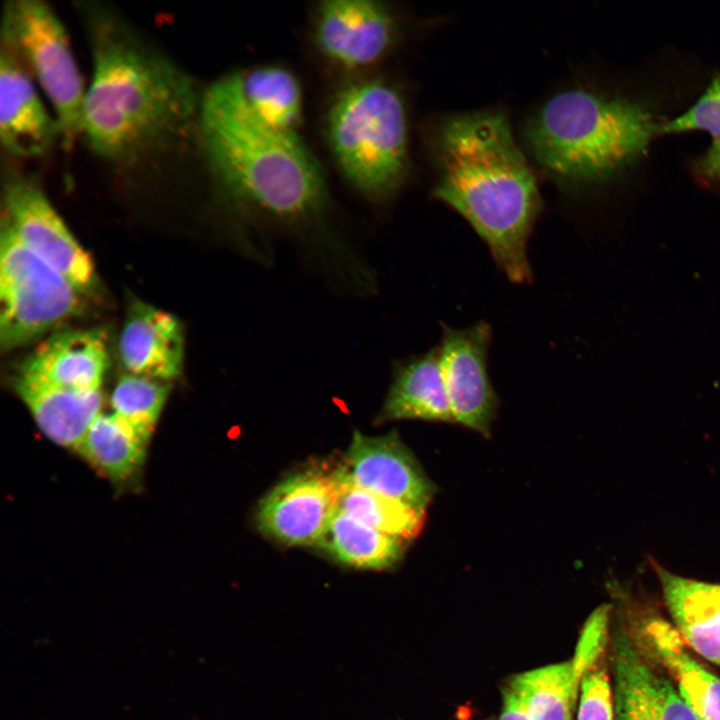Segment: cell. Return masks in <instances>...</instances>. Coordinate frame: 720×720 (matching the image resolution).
<instances>
[{
  "mask_svg": "<svg viewBox=\"0 0 720 720\" xmlns=\"http://www.w3.org/2000/svg\"><path fill=\"white\" fill-rule=\"evenodd\" d=\"M3 219L34 254L64 276L80 293L96 287L94 264L78 244L40 186L13 177L3 191Z\"/></svg>",
  "mask_w": 720,
  "mask_h": 720,
  "instance_id": "cell-8",
  "label": "cell"
},
{
  "mask_svg": "<svg viewBox=\"0 0 720 720\" xmlns=\"http://www.w3.org/2000/svg\"><path fill=\"white\" fill-rule=\"evenodd\" d=\"M170 386L167 381L141 375H125L111 396L116 415L130 424L146 441L165 405Z\"/></svg>",
  "mask_w": 720,
  "mask_h": 720,
  "instance_id": "cell-26",
  "label": "cell"
},
{
  "mask_svg": "<svg viewBox=\"0 0 720 720\" xmlns=\"http://www.w3.org/2000/svg\"><path fill=\"white\" fill-rule=\"evenodd\" d=\"M231 75L242 102L256 119L273 129L296 133L302 94L290 71L264 66Z\"/></svg>",
  "mask_w": 720,
  "mask_h": 720,
  "instance_id": "cell-21",
  "label": "cell"
},
{
  "mask_svg": "<svg viewBox=\"0 0 720 720\" xmlns=\"http://www.w3.org/2000/svg\"><path fill=\"white\" fill-rule=\"evenodd\" d=\"M698 174L708 180L720 181V142L713 141L706 153L695 165Z\"/></svg>",
  "mask_w": 720,
  "mask_h": 720,
  "instance_id": "cell-31",
  "label": "cell"
},
{
  "mask_svg": "<svg viewBox=\"0 0 720 720\" xmlns=\"http://www.w3.org/2000/svg\"><path fill=\"white\" fill-rule=\"evenodd\" d=\"M406 543L338 510L317 545L343 564L382 570L402 559Z\"/></svg>",
  "mask_w": 720,
  "mask_h": 720,
  "instance_id": "cell-22",
  "label": "cell"
},
{
  "mask_svg": "<svg viewBox=\"0 0 720 720\" xmlns=\"http://www.w3.org/2000/svg\"><path fill=\"white\" fill-rule=\"evenodd\" d=\"M338 165L370 200L385 201L403 185L408 169V127L399 92L383 80L345 87L327 117Z\"/></svg>",
  "mask_w": 720,
  "mask_h": 720,
  "instance_id": "cell-5",
  "label": "cell"
},
{
  "mask_svg": "<svg viewBox=\"0 0 720 720\" xmlns=\"http://www.w3.org/2000/svg\"><path fill=\"white\" fill-rule=\"evenodd\" d=\"M499 720H533L523 699L511 684L503 693V705Z\"/></svg>",
  "mask_w": 720,
  "mask_h": 720,
  "instance_id": "cell-30",
  "label": "cell"
},
{
  "mask_svg": "<svg viewBox=\"0 0 720 720\" xmlns=\"http://www.w3.org/2000/svg\"><path fill=\"white\" fill-rule=\"evenodd\" d=\"M651 661L626 625L614 629L615 720H698L678 687Z\"/></svg>",
  "mask_w": 720,
  "mask_h": 720,
  "instance_id": "cell-12",
  "label": "cell"
},
{
  "mask_svg": "<svg viewBox=\"0 0 720 720\" xmlns=\"http://www.w3.org/2000/svg\"><path fill=\"white\" fill-rule=\"evenodd\" d=\"M433 150L434 198L471 225L511 282L529 283L527 246L542 201L508 118L497 111L449 116L434 131Z\"/></svg>",
  "mask_w": 720,
  "mask_h": 720,
  "instance_id": "cell-2",
  "label": "cell"
},
{
  "mask_svg": "<svg viewBox=\"0 0 720 720\" xmlns=\"http://www.w3.org/2000/svg\"><path fill=\"white\" fill-rule=\"evenodd\" d=\"M578 697L577 720H615L609 676L600 663L581 680Z\"/></svg>",
  "mask_w": 720,
  "mask_h": 720,
  "instance_id": "cell-29",
  "label": "cell"
},
{
  "mask_svg": "<svg viewBox=\"0 0 720 720\" xmlns=\"http://www.w3.org/2000/svg\"><path fill=\"white\" fill-rule=\"evenodd\" d=\"M83 16L93 61L82 132L90 148L134 164L185 136L201 100L191 77L112 9L88 4Z\"/></svg>",
  "mask_w": 720,
  "mask_h": 720,
  "instance_id": "cell-1",
  "label": "cell"
},
{
  "mask_svg": "<svg viewBox=\"0 0 720 720\" xmlns=\"http://www.w3.org/2000/svg\"><path fill=\"white\" fill-rule=\"evenodd\" d=\"M673 625L685 644L720 667V584L685 578L651 561Z\"/></svg>",
  "mask_w": 720,
  "mask_h": 720,
  "instance_id": "cell-18",
  "label": "cell"
},
{
  "mask_svg": "<svg viewBox=\"0 0 720 720\" xmlns=\"http://www.w3.org/2000/svg\"><path fill=\"white\" fill-rule=\"evenodd\" d=\"M491 340L492 329L484 321L466 328L442 325L438 346L454 423L485 438L499 406L488 370Z\"/></svg>",
  "mask_w": 720,
  "mask_h": 720,
  "instance_id": "cell-9",
  "label": "cell"
},
{
  "mask_svg": "<svg viewBox=\"0 0 720 720\" xmlns=\"http://www.w3.org/2000/svg\"><path fill=\"white\" fill-rule=\"evenodd\" d=\"M18 395L42 432L55 443L76 448L101 413V390L79 391L17 378Z\"/></svg>",
  "mask_w": 720,
  "mask_h": 720,
  "instance_id": "cell-20",
  "label": "cell"
},
{
  "mask_svg": "<svg viewBox=\"0 0 720 720\" xmlns=\"http://www.w3.org/2000/svg\"><path fill=\"white\" fill-rule=\"evenodd\" d=\"M660 128L645 105L572 89L541 106L524 135L547 173L582 187L607 181L638 161Z\"/></svg>",
  "mask_w": 720,
  "mask_h": 720,
  "instance_id": "cell-4",
  "label": "cell"
},
{
  "mask_svg": "<svg viewBox=\"0 0 720 720\" xmlns=\"http://www.w3.org/2000/svg\"><path fill=\"white\" fill-rule=\"evenodd\" d=\"M338 497L336 471L294 474L262 499L257 510L258 526L286 545L317 544L338 511Z\"/></svg>",
  "mask_w": 720,
  "mask_h": 720,
  "instance_id": "cell-10",
  "label": "cell"
},
{
  "mask_svg": "<svg viewBox=\"0 0 720 720\" xmlns=\"http://www.w3.org/2000/svg\"><path fill=\"white\" fill-rule=\"evenodd\" d=\"M394 18L382 3L372 0H328L320 4L315 38L333 62L358 69L376 63L390 48Z\"/></svg>",
  "mask_w": 720,
  "mask_h": 720,
  "instance_id": "cell-13",
  "label": "cell"
},
{
  "mask_svg": "<svg viewBox=\"0 0 720 720\" xmlns=\"http://www.w3.org/2000/svg\"><path fill=\"white\" fill-rule=\"evenodd\" d=\"M197 124L210 170L249 219L296 228L322 218L326 191L316 160L296 133L248 111L231 74L203 93Z\"/></svg>",
  "mask_w": 720,
  "mask_h": 720,
  "instance_id": "cell-3",
  "label": "cell"
},
{
  "mask_svg": "<svg viewBox=\"0 0 720 720\" xmlns=\"http://www.w3.org/2000/svg\"><path fill=\"white\" fill-rule=\"evenodd\" d=\"M339 474L354 485L426 511L438 489L395 431L354 432Z\"/></svg>",
  "mask_w": 720,
  "mask_h": 720,
  "instance_id": "cell-11",
  "label": "cell"
},
{
  "mask_svg": "<svg viewBox=\"0 0 720 720\" xmlns=\"http://www.w3.org/2000/svg\"><path fill=\"white\" fill-rule=\"evenodd\" d=\"M107 361L101 331H65L39 345L24 362L18 377L65 389L99 390Z\"/></svg>",
  "mask_w": 720,
  "mask_h": 720,
  "instance_id": "cell-16",
  "label": "cell"
},
{
  "mask_svg": "<svg viewBox=\"0 0 720 720\" xmlns=\"http://www.w3.org/2000/svg\"><path fill=\"white\" fill-rule=\"evenodd\" d=\"M0 342L18 347L80 311L79 291L34 254L3 219Z\"/></svg>",
  "mask_w": 720,
  "mask_h": 720,
  "instance_id": "cell-7",
  "label": "cell"
},
{
  "mask_svg": "<svg viewBox=\"0 0 720 720\" xmlns=\"http://www.w3.org/2000/svg\"><path fill=\"white\" fill-rule=\"evenodd\" d=\"M611 611L612 605H600L591 613L583 626L574 655L570 660L573 673L579 683L604 656L609 637Z\"/></svg>",
  "mask_w": 720,
  "mask_h": 720,
  "instance_id": "cell-27",
  "label": "cell"
},
{
  "mask_svg": "<svg viewBox=\"0 0 720 720\" xmlns=\"http://www.w3.org/2000/svg\"><path fill=\"white\" fill-rule=\"evenodd\" d=\"M147 442L115 413H100L75 449L109 478L125 480L143 464Z\"/></svg>",
  "mask_w": 720,
  "mask_h": 720,
  "instance_id": "cell-23",
  "label": "cell"
},
{
  "mask_svg": "<svg viewBox=\"0 0 720 720\" xmlns=\"http://www.w3.org/2000/svg\"><path fill=\"white\" fill-rule=\"evenodd\" d=\"M378 419L454 423L438 347L396 363Z\"/></svg>",
  "mask_w": 720,
  "mask_h": 720,
  "instance_id": "cell-19",
  "label": "cell"
},
{
  "mask_svg": "<svg viewBox=\"0 0 720 720\" xmlns=\"http://www.w3.org/2000/svg\"><path fill=\"white\" fill-rule=\"evenodd\" d=\"M510 684L533 720H573L580 683L570 660L521 673Z\"/></svg>",
  "mask_w": 720,
  "mask_h": 720,
  "instance_id": "cell-25",
  "label": "cell"
},
{
  "mask_svg": "<svg viewBox=\"0 0 720 720\" xmlns=\"http://www.w3.org/2000/svg\"><path fill=\"white\" fill-rule=\"evenodd\" d=\"M628 607L635 639L669 672L697 719L720 720V678L692 657L673 624L639 606Z\"/></svg>",
  "mask_w": 720,
  "mask_h": 720,
  "instance_id": "cell-14",
  "label": "cell"
},
{
  "mask_svg": "<svg viewBox=\"0 0 720 720\" xmlns=\"http://www.w3.org/2000/svg\"><path fill=\"white\" fill-rule=\"evenodd\" d=\"M60 130L46 111L18 57L3 46L0 58V138L16 157H36L48 152Z\"/></svg>",
  "mask_w": 720,
  "mask_h": 720,
  "instance_id": "cell-15",
  "label": "cell"
},
{
  "mask_svg": "<svg viewBox=\"0 0 720 720\" xmlns=\"http://www.w3.org/2000/svg\"><path fill=\"white\" fill-rule=\"evenodd\" d=\"M4 47L21 57L49 98L64 148L83 132L86 91L64 25L40 0H11L2 14Z\"/></svg>",
  "mask_w": 720,
  "mask_h": 720,
  "instance_id": "cell-6",
  "label": "cell"
},
{
  "mask_svg": "<svg viewBox=\"0 0 720 720\" xmlns=\"http://www.w3.org/2000/svg\"><path fill=\"white\" fill-rule=\"evenodd\" d=\"M339 478L338 510L385 534L408 542L422 531L426 511Z\"/></svg>",
  "mask_w": 720,
  "mask_h": 720,
  "instance_id": "cell-24",
  "label": "cell"
},
{
  "mask_svg": "<svg viewBox=\"0 0 720 720\" xmlns=\"http://www.w3.org/2000/svg\"><path fill=\"white\" fill-rule=\"evenodd\" d=\"M692 130L706 131L713 136V141L720 142V75L713 78L692 107L660 128L662 133Z\"/></svg>",
  "mask_w": 720,
  "mask_h": 720,
  "instance_id": "cell-28",
  "label": "cell"
},
{
  "mask_svg": "<svg viewBox=\"0 0 720 720\" xmlns=\"http://www.w3.org/2000/svg\"><path fill=\"white\" fill-rule=\"evenodd\" d=\"M119 354L131 374L167 382L176 378L184 354L180 322L168 312L134 303L120 335Z\"/></svg>",
  "mask_w": 720,
  "mask_h": 720,
  "instance_id": "cell-17",
  "label": "cell"
}]
</instances>
